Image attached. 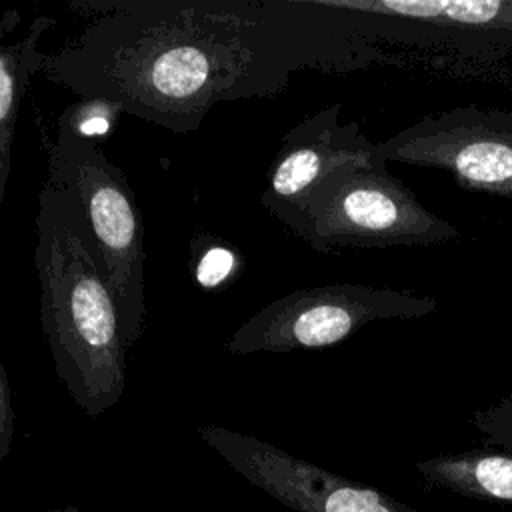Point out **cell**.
<instances>
[{"instance_id": "ba28073f", "label": "cell", "mask_w": 512, "mask_h": 512, "mask_svg": "<svg viewBox=\"0 0 512 512\" xmlns=\"http://www.w3.org/2000/svg\"><path fill=\"white\" fill-rule=\"evenodd\" d=\"M340 110L342 104H332L290 128L266 174L260 204L292 234L320 186L342 172L384 162L378 144L356 122H340Z\"/></svg>"}, {"instance_id": "2e32d148", "label": "cell", "mask_w": 512, "mask_h": 512, "mask_svg": "<svg viewBox=\"0 0 512 512\" xmlns=\"http://www.w3.org/2000/svg\"><path fill=\"white\" fill-rule=\"evenodd\" d=\"M44 512H82V510L76 508L74 504H66V506H58V508H48Z\"/></svg>"}, {"instance_id": "5bb4252c", "label": "cell", "mask_w": 512, "mask_h": 512, "mask_svg": "<svg viewBox=\"0 0 512 512\" xmlns=\"http://www.w3.org/2000/svg\"><path fill=\"white\" fill-rule=\"evenodd\" d=\"M14 438V408H12V390L8 374L0 362V460H4L12 450Z\"/></svg>"}, {"instance_id": "3957f363", "label": "cell", "mask_w": 512, "mask_h": 512, "mask_svg": "<svg viewBox=\"0 0 512 512\" xmlns=\"http://www.w3.org/2000/svg\"><path fill=\"white\" fill-rule=\"evenodd\" d=\"M44 142L46 182L80 206L130 348L144 324V226L136 196L126 174L104 156L96 140L56 122L54 138L44 136Z\"/></svg>"}, {"instance_id": "7c38bea8", "label": "cell", "mask_w": 512, "mask_h": 512, "mask_svg": "<svg viewBox=\"0 0 512 512\" xmlns=\"http://www.w3.org/2000/svg\"><path fill=\"white\" fill-rule=\"evenodd\" d=\"M118 112H122L116 104L106 100H82L68 106L58 122L72 128L76 134L94 140L96 136H104L116 122Z\"/></svg>"}, {"instance_id": "277c9868", "label": "cell", "mask_w": 512, "mask_h": 512, "mask_svg": "<svg viewBox=\"0 0 512 512\" xmlns=\"http://www.w3.org/2000/svg\"><path fill=\"white\" fill-rule=\"evenodd\" d=\"M318 252L340 248L434 246L460 238V230L430 212L386 162L328 180L310 198L294 232Z\"/></svg>"}, {"instance_id": "8fae6325", "label": "cell", "mask_w": 512, "mask_h": 512, "mask_svg": "<svg viewBox=\"0 0 512 512\" xmlns=\"http://www.w3.org/2000/svg\"><path fill=\"white\" fill-rule=\"evenodd\" d=\"M416 470L430 486L478 500L512 502L510 452L444 454L418 462Z\"/></svg>"}, {"instance_id": "6da1fadb", "label": "cell", "mask_w": 512, "mask_h": 512, "mask_svg": "<svg viewBox=\"0 0 512 512\" xmlns=\"http://www.w3.org/2000/svg\"><path fill=\"white\" fill-rule=\"evenodd\" d=\"M90 24L40 72L176 134L220 102L276 96L302 60L282 0H80Z\"/></svg>"}, {"instance_id": "5b68a950", "label": "cell", "mask_w": 512, "mask_h": 512, "mask_svg": "<svg viewBox=\"0 0 512 512\" xmlns=\"http://www.w3.org/2000/svg\"><path fill=\"white\" fill-rule=\"evenodd\" d=\"M434 310V298L408 290L364 284L302 288L262 306L238 326L224 350L254 354L326 348L370 322L418 318Z\"/></svg>"}, {"instance_id": "30bf717a", "label": "cell", "mask_w": 512, "mask_h": 512, "mask_svg": "<svg viewBox=\"0 0 512 512\" xmlns=\"http://www.w3.org/2000/svg\"><path fill=\"white\" fill-rule=\"evenodd\" d=\"M332 12L512 32V0H314Z\"/></svg>"}, {"instance_id": "8992f818", "label": "cell", "mask_w": 512, "mask_h": 512, "mask_svg": "<svg viewBox=\"0 0 512 512\" xmlns=\"http://www.w3.org/2000/svg\"><path fill=\"white\" fill-rule=\"evenodd\" d=\"M384 162L436 168L458 184L512 198V112L460 106L400 130L378 144Z\"/></svg>"}, {"instance_id": "9a60e30c", "label": "cell", "mask_w": 512, "mask_h": 512, "mask_svg": "<svg viewBox=\"0 0 512 512\" xmlns=\"http://www.w3.org/2000/svg\"><path fill=\"white\" fill-rule=\"evenodd\" d=\"M484 430H488L490 438L504 448V452L512 454V412L500 414L496 418H492L490 422L482 424Z\"/></svg>"}, {"instance_id": "9c48e42d", "label": "cell", "mask_w": 512, "mask_h": 512, "mask_svg": "<svg viewBox=\"0 0 512 512\" xmlns=\"http://www.w3.org/2000/svg\"><path fill=\"white\" fill-rule=\"evenodd\" d=\"M18 22L20 12L16 8L0 14V208L6 198L12 170V142L20 104L28 92L32 76L40 72L44 58L40 40L56 24L50 16H36L20 40L4 44L6 34H10Z\"/></svg>"}, {"instance_id": "52a82bcc", "label": "cell", "mask_w": 512, "mask_h": 512, "mask_svg": "<svg viewBox=\"0 0 512 512\" xmlns=\"http://www.w3.org/2000/svg\"><path fill=\"white\" fill-rule=\"evenodd\" d=\"M198 436L250 484L296 512H418L382 490L352 482L254 436L204 424Z\"/></svg>"}, {"instance_id": "4fadbf2b", "label": "cell", "mask_w": 512, "mask_h": 512, "mask_svg": "<svg viewBox=\"0 0 512 512\" xmlns=\"http://www.w3.org/2000/svg\"><path fill=\"white\" fill-rule=\"evenodd\" d=\"M234 270V254L224 248H212L202 254L196 266V278L202 286H218Z\"/></svg>"}, {"instance_id": "7a4b0ae2", "label": "cell", "mask_w": 512, "mask_h": 512, "mask_svg": "<svg viewBox=\"0 0 512 512\" xmlns=\"http://www.w3.org/2000/svg\"><path fill=\"white\" fill-rule=\"evenodd\" d=\"M34 266L56 376L86 416H100L124 394L128 346L86 218L46 180L38 192Z\"/></svg>"}]
</instances>
